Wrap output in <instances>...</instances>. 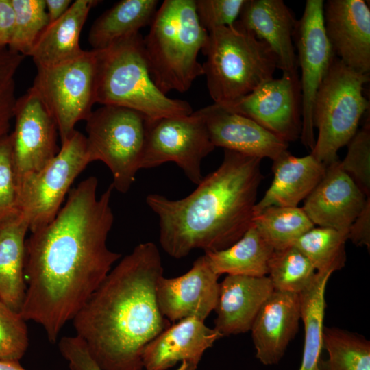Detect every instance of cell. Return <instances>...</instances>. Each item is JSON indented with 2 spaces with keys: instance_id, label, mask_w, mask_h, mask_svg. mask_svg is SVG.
Wrapping results in <instances>:
<instances>
[{
  "instance_id": "cell-1",
  "label": "cell",
  "mask_w": 370,
  "mask_h": 370,
  "mask_svg": "<svg viewBox=\"0 0 370 370\" xmlns=\"http://www.w3.org/2000/svg\"><path fill=\"white\" fill-rule=\"evenodd\" d=\"M97 186L94 176L82 180L54 219L25 241L27 288L20 313L42 326L51 343L121 256L107 246L113 186L99 197Z\"/></svg>"
},
{
  "instance_id": "cell-2",
  "label": "cell",
  "mask_w": 370,
  "mask_h": 370,
  "mask_svg": "<svg viewBox=\"0 0 370 370\" xmlns=\"http://www.w3.org/2000/svg\"><path fill=\"white\" fill-rule=\"evenodd\" d=\"M163 271L156 244H138L72 319L75 335L103 370H143L145 347L170 325L156 298Z\"/></svg>"
},
{
  "instance_id": "cell-3",
  "label": "cell",
  "mask_w": 370,
  "mask_h": 370,
  "mask_svg": "<svg viewBox=\"0 0 370 370\" xmlns=\"http://www.w3.org/2000/svg\"><path fill=\"white\" fill-rule=\"evenodd\" d=\"M261 159L224 149L221 164L203 177L190 194L171 199L149 194L146 203L158 217L160 243L170 256L182 258L195 249H226L252 224Z\"/></svg>"
},
{
  "instance_id": "cell-4",
  "label": "cell",
  "mask_w": 370,
  "mask_h": 370,
  "mask_svg": "<svg viewBox=\"0 0 370 370\" xmlns=\"http://www.w3.org/2000/svg\"><path fill=\"white\" fill-rule=\"evenodd\" d=\"M208 37L199 21L195 0L162 3L143 44L151 79L164 94L184 92L204 75L197 58Z\"/></svg>"
},
{
  "instance_id": "cell-5",
  "label": "cell",
  "mask_w": 370,
  "mask_h": 370,
  "mask_svg": "<svg viewBox=\"0 0 370 370\" xmlns=\"http://www.w3.org/2000/svg\"><path fill=\"white\" fill-rule=\"evenodd\" d=\"M95 51L96 103L127 108L151 120L193 112L188 102L169 97L153 82L140 32Z\"/></svg>"
},
{
  "instance_id": "cell-6",
  "label": "cell",
  "mask_w": 370,
  "mask_h": 370,
  "mask_svg": "<svg viewBox=\"0 0 370 370\" xmlns=\"http://www.w3.org/2000/svg\"><path fill=\"white\" fill-rule=\"evenodd\" d=\"M204 75L214 103L227 106L272 79L275 55L264 41L236 21L208 32L203 48Z\"/></svg>"
},
{
  "instance_id": "cell-7",
  "label": "cell",
  "mask_w": 370,
  "mask_h": 370,
  "mask_svg": "<svg viewBox=\"0 0 370 370\" xmlns=\"http://www.w3.org/2000/svg\"><path fill=\"white\" fill-rule=\"evenodd\" d=\"M369 75L357 72L334 57L317 92L312 110L318 137L311 154L325 166L338 160V151L358 132L369 109L363 93Z\"/></svg>"
},
{
  "instance_id": "cell-8",
  "label": "cell",
  "mask_w": 370,
  "mask_h": 370,
  "mask_svg": "<svg viewBox=\"0 0 370 370\" xmlns=\"http://www.w3.org/2000/svg\"><path fill=\"white\" fill-rule=\"evenodd\" d=\"M86 121L90 162H103L112 173L113 188L127 193L141 169L147 118L127 108L102 106Z\"/></svg>"
},
{
  "instance_id": "cell-9",
  "label": "cell",
  "mask_w": 370,
  "mask_h": 370,
  "mask_svg": "<svg viewBox=\"0 0 370 370\" xmlns=\"http://www.w3.org/2000/svg\"><path fill=\"white\" fill-rule=\"evenodd\" d=\"M96 79L97 53L92 49L62 64L37 68L31 88L56 121L61 143L92 113Z\"/></svg>"
},
{
  "instance_id": "cell-10",
  "label": "cell",
  "mask_w": 370,
  "mask_h": 370,
  "mask_svg": "<svg viewBox=\"0 0 370 370\" xmlns=\"http://www.w3.org/2000/svg\"><path fill=\"white\" fill-rule=\"evenodd\" d=\"M89 163L86 136L75 130L49 163L18 186V212L31 232L54 219L71 186Z\"/></svg>"
},
{
  "instance_id": "cell-11",
  "label": "cell",
  "mask_w": 370,
  "mask_h": 370,
  "mask_svg": "<svg viewBox=\"0 0 370 370\" xmlns=\"http://www.w3.org/2000/svg\"><path fill=\"white\" fill-rule=\"evenodd\" d=\"M214 149L203 119L195 112L184 116L147 119L141 169L173 162L197 185L204 177L202 161Z\"/></svg>"
},
{
  "instance_id": "cell-12",
  "label": "cell",
  "mask_w": 370,
  "mask_h": 370,
  "mask_svg": "<svg viewBox=\"0 0 370 370\" xmlns=\"http://www.w3.org/2000/svg\"><path fill=\"white\" fill-rule=\"evenodd\" d=\"M323 0H307L302 16L297 21L294 40L297 50V65L301 95L303 145L312 150L315 144L312 110L314 101L334 57L327 38L323 21Z\"/></svg>"
},
{
  "instance_id": "cell-13",
  "label": "cell",
  "mask_w": 370,
  "mask_h": 370,
  "mask_svg": "<svg viewBox=\"0 0 370 370\" xmlns=\"http://www.w3.org/2000/svg\"><path fill=\"white\" fill-rule=\"evenodd\" d=\"M15 127L10 134L17 190L29 176L42 169L58 153L59 135L53 118L30 88L16 99Z\"/></svg>"
},
{
  "instance_id": "cell-14",
  "label": "cell",
  "mask_w": 370,
  "mask_h": 370,
  "mask_svg": "<svg viewBox=\"0 0 370 370\" xmlns=\"http://www.w3.org/2000/svg\"><path fill=\"white\" fill-rule=\"evenodd\" d=\"M223 107L254 121L287 143L300 138L301 95L298 74L282 73L281 77L273 78Z\"/></svg>"
},
{
  "instance_id": "cell-15",
  "label": "cell",
  "mask_w": 370,
  "mask_h": 370,
  "mask_svg": "<svg viewBox=\"0 0 370 370\" xmlns=\"http://www.w3.org/2000/svg\"><path fill=\"white\" fill-rule=\"evenodd\" d=\"M219 277L205 254L197 258L184 274L172 278L162 276L156 286L161 313L170 321L188 317L205 321L217 305Z\"/></svg>"
},
{
  "instance_id": "cell-16",
  "label": "cell",
  "mask_w": 370,
  "mask_h": 370,
  "mask_svg": "<svg viewBox=\"0 0 370 370\" xmlns=\"http://www.w3.org/2000/svg\"><path fill=\"white\" fill-rule=\"evenodd\" d=\"M324 27L333 53L362 74L370 71V9L364 0H328Z\"/></svg>"
},
{
  "instance_id": "cell-17",
  "label": "cell",
  "mask_w": 370,
  "mask_h": 370,
  "mask_svg": "<svg viewBox=\"0 0 370 370\" xmlns=\"http://www.w3.org/2000/svg\"><path fill=\"white\" fill-rule=\"evenodd\" d=\"M204 120L213 145L262 159L275 160L288 143L254 121L213 103L195 112Z\"/></svg>"
},
{
  "instance_id": "cell-18",
  "label": "cell",
  "mask_w": 370,
  "mask_h": 370,
  "mask_svg": "<svg viewBox=\"0 0 370 370\" xmlns=\"http://www.w3.org/2000/svg\"><path fill=\"white\" fill-rule=\"evenodd\" d=\"M365 197L338 159L326 166L323 177L306 197L302 208L314 225L347 234L365 206Z\"/></svg>"
},
{
  "instance_id": "cell-19",
  "label": "cell",
  "mask_w": 370,
  "mask_h": 370,
  "mask_svg": "<svg viewBox=\"0 0 370 370\" xmlns=\"http://www.w3.org/2000/svg\"><path fill=\"white\" fill-rule=\"evenodd\" d=\"M301 319L299 294L273 291L251 328L256 358L264 365L279 362L297 334Z\"/></svg>"
},
{
  "instance_id": "cell-20",
  "label": "cell",
  "mask_w": 370,
  "mask_h": 370,
  "mask_svg": "<svg viewBox=\"0 0 370 370\" xmlns=\"http://www.w3.org/2000/svg\"><path fill=\"white\" fill-rule=\"evenodd\" d=\"M297 21L282 0H246L236 23L266 42L282 73L298 74L293 45Z\"/></svg>"
},
{
  "instance_id": "cell-21",
  "label": "cell",
  "mask_w": 370,
  "mask_h": 370,
  "mask_svg": "<svg viewBox=\"0 0 370 370\" xmlns=\"http://www.w3.org/2000/svg\"><path fill=\"white\" fill-rule=\"evenodd\" d=\"M205 321L188 317L169 325L142 353L146 370H167L179 361L198 365L204 352L223 336Z\"/></svg>"
},
{
  "instance_id": "cell-22",
  "label": "cell",
  "mask_w": 370,
  "mask_h": 370,
  "mask_svg": "<svg viewBox=\"0 0 370 370\" xmlns=\"http://www.w3.org/2000/svg\"><path fill=\"white\" fill-rule=\"evenodd\" d=\"M273 291L268 276L227 275L219 283L214 328L223 336L249 331L260 308Z\"/></svg>"
},
{
  "instance_id": "cell-23",
  "label": "cell",
  "mask_w": 370,
  "mask_h": 370,
  "mask_svg": "<svg viewBox=\"0 0 370 370\" xmlns=\"http://www.w3.org/2000/svg\"><path fill=\"white\" fill-rule=\"evenodd\" d=\"M273 179L254 215L271 206L297 207L323 177L326 166L311 153L297 157L288 150L273 160Z\"/></svg>"
},
{
  "instance_id": "cell-24",
  "label": "cell",
  "mask_w": 370,
  "mask_h": 370,
  "mask_svg": "<svg viewBox=\"0 0 370 370\" xmlns=\"http://www.w3.org/2000/svg\"><path fill=\"white\" fill-rule=\"evenodd\" d=\"M99 2L76 0L60 18L48 24L29 54L36 68L58 65L83 53L81 32L90 11Z\"/></svg>"
},
{
  "instance_id": "cell-25",
  "label": "cell",
  "mask_w": 370,
  "mask_h": 370,
  "mask_svg": "<svg viewBox=\"0 0 370 370\" xmlns=\"http://www.w3.org/2000/svg\"><path fill=\"white\" fill-rule=\"evenodd\" d=\"M26 220L18 215L0 223V298L21 312L26 292L25 280Z\"/></svg>"
},
{
  "instance_id": "cell-26",
  "label": "cell",
  "mask_w": 370,
  "mask_h": 370,
  "mask_svg": "<svg viewBox=\"0 0 370 370\" xmlns=\"http://www.w3.org/2000/svg\"><path fill=\"white\" fill-rule=\"evenodd\" d=\"M157 0H121L93 23L88 34L92 50H101L116 42L139 33L150 25L158 10Z\"/></svg>"
},
{
  "instance_id": "cell-27",
  "label": "cell",
  "mask_w": 370,
  "mask_h": 370,
  "mask_svg": "<svg viewBox=\"0 0 370 370\" xmlns=\"http://www.w3.org/2000/svg\"><path fill=\"white\" fill-rule=\"evenodd\" d=\"M274 249L252 223L243 236L229 247L205 252L218 275L267 276L268 262Z\"/></svg>"
},
{
  "instance_id": "cell-28",
  "label": "cell",
  "mask_w": 370,
  "mask_h": 370,
  "mask_svg": "<svg viewBox=\"0 0 370 370\" xmlns=\"http://www.w3.org/2000/svg\"><path fill=\"white\" fill-rule=\"evenodd\" d=\"M332 273H320L312 284L299 293L301 319L304 327V343L299 370H322L323 320L325 308V292Z\"/></svg>"
},
{
  "instance_id": "cell-29",
  "label": "cell",
  "mask_w": 370,
  "mask_h": 370,
  "mask_svg": "<svg viewBox=\"0 0 370 370\" xmlns=\"http://www.w3.org/2000/svg\"><path fill=\"white\" fill-rule=\"evenodd\" d=\"M252 223L274 250L285 249L314 227L302 208L271 206L254 215Z\"/></svg>"
},
{
  "instance_id": "cell-30",
  "label": "cell",
  "mask_w": 370,
  "mask_h": 370,
  "mask_svg": "<svg viewBox=\"0 0 370 370\" xmlns=\"http://www.w3.org/2000/svg\"><path fill=\"white\" fill-rule=\"evenodd\" d=\"M323 346L328 358L322 370H370V342L364 336L324 326Z\"/></svg>"
},
{
  "instance_id": "cell-31",
  "label": "cell",
  "mask_w": 370,
  "mask_h": 370,
  "mask_svg": "<svg viewBox=\"0 0 370 370\" xmlns=\"http://www.w3.org/2000/svg\"><path fill=\"white\" fill-rule=\"evenodd\" d=\"M347 234L328 227H313L293 245L312 262L317 273H333L346 262Z\"/></svg>"
},
{
  "instance_id": "cell-32",
  "label": "cell",
  "mask_w": 370,
  "mask_h": 370,
  "mask_svg": "<svg viewBox=\"0 0 370 370\" xmlns=\"http://www.w3.org/2000/svg\"><path fill=\"white\" fill-rule=\"evenodd\" d=\"M267 275L275 291L299 294L314 281L317 271L310 260L292 245L273 251Z\"/></svg>"
},
{
  "instance_id": "cell-33",
  "label": "cell",
  "mask_w": 370,
  "mask_h": 370,
  "mask_svg": "<svg viewBox=\"0 0 370 370\" xmlns=\"http://www.w3.org/2000/svg\"><path fill=\"white\" fill-rule=\"evenodd\" d=\"M11 2L14 11V22L8 47L27 56L49 24L45 0H11Z\"/></svg>"
},
{
  "instance_id": "cell-34",
  "label": "cell",
  "mask_w": 370,
  "mask_h": 370,
  "mask_svg": "<svg viewBox=\"0 0 370 370\" xmlns=\"http://www.w3.org/2000/svg\"><path fill=\"white\" fill-rule=\"evenodd\" d=\"M26 321L0 298V360L19 361L29 345Z\"/></svg>"
},
{
  "instance_id": "cell-35",
  "label": "cell",
  "mask_w": 370,
  "mask_h": 370,
  "mask_svg": "<svg viewBox=\"0 0 370 370\" xmlns=\"http://www.w3.org/2000/svg\"><path fill=\"white\" fill-rule=\"evenodd\" d=\"M25 56L0 47V140L9 134L16 101L15 75Z\"/></svg>"
},
{
  "instance_id": "cell-36",
  "label": "cell",
  "mask_w": 370,
  "mask_h": 370,
  "mask_svg": "<svg viewBox=\"0 0 370 370\" xmlns=\"http://www.w3.org/2000/svg\"><path fill=\"white\" fill-rule=\"evenodd\" d=\"M342 169L353 179L358 188L370 197V125L365 123L349 143Z\"/></svg>"
},
{
  "instance_id": "cell-37",
  "label": "cell",
  "mask_w": 370,
  "mask_h": 370,
  "mask_svg": "<svg viewBox=\"0 0 370 370\" xmlns=\"http://www.w3.org/2000/svg\"><path fill=\"white\" fill-rule=\"evenodd\" d=\"M18 214V190L9 134L0 140V223Z\"/></svg>"
},
{
  "instance_id": "cell-38",
  "label": "cell",
  "mask_w": 370,
  "mask_h": 370,
  "mask_svg": "<svg viewBox=\"0 0 370 370\" xmlns=\"http://www.w3.org/2000/svg\"><path fill=\"white\" fill-rule=\"evenodd\" d=\"M246 0H195L197 17L208 32L234 25Z\"/></svg>"
},
{
  "instance_id": "cell-39",
  "label": "cell",
  "mask_w": 370,
  "mask_h": 370,
  "mask_svg": "<svg viewBox=\"0 0 370 370\" xmlns=\"http://www.w3.org/2000/svg\"><path fill=\"white\" fill-rule=\"evenodd\" d=\"M62 357L70 370H103L94 360L86 343L78 336H64L58 342ZM197 365L182 361L175 370H197Z\"/></svg>"
},
{
  "instance_id": "cell-40",
  "label": "cell",
  "mask_w": 370,
  "mask_h": 370,
  "mask_svg": "<svg viewBox=\"0 0 370 370\" xmlns=\"http://www.w3.org/2000/svg\"><path fill=\"white\" fill-rule=\"evenodd\" d=\"M347 240L356 246H365L370 249V197H367L365 206L350 225Z\"/></svg>"
},
{
  "instance_id": "cell-41",
  "label": "cell",
  "mask_w": 370,
  "mask_h": 370,
  "mask_svg": "<svg viewBox=\"0 0 370 370\" xmlns=\"http://www.w3.org/2000/svg\"><path fill=\"white\" fill-rule=\"evenodd\" d=\"M14 11L11 0H0V47H8L12 36Z\"/></svg>"
},
{
  "instance_id": "cell-42",
  "label": "cell",
  "mask_w": 370,
  "mask_h": 370,
  "mask_svg": "<svg viewBox=\"0 0 370 370\" xmlns=\"http://www.w3.org/2000/svg\"><path fill=\"white\" fill-rule=\"evenodd\" d=\"M72 3L71 0H45L49 23L60 18L69 10Z\"/></svg>"
},
{
  "instance_id": "cell-43",
  "label": "cell",
  "mask_w": 370,
  "mask_h": 370,
  "mask_svg": "<svg viewBox=\"0 0 370 370\" xmlns=\"http://www.w3.org/2000/svg\"><path fill=\"white\" fill-rule=\"evenodd\" d=\"M0 370H27L23 368L19 361L0 360Z\"/></svg>"
}]
</instances>
